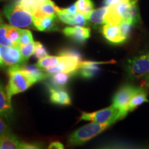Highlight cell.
I'll list each match as a JSON object with an SVG mask.
<instances>
[{
  "label": "cell",
  "instance_id": "obj_35",
  "mask_svg": "<svg viewBox=\"0 0 149 149\" xmlns=\"http://www.w3.org/2000/svg\"><path fill=\"white\" fill-rule=\"evenodd\" d=\"M63 10H64L65 12L74 15L77 13V6H76L75 3H73V4L70 5V6L67 7V8H62Z\"/></svg>",
  "mask_w": 149,
  "mask_h": 149
},
{
  "label": "cell",
  "instance_id": "obj_8",
  "mask_svg": "<svg viewBox=\"0 0 149 149\" xmlns=\"http://www.w3.org/2000/svg\"><path fill=\"white\" fill-rule=\"evenodd\" d=\"M0 55L4 67L21 66L25 63L18 46H0Z\"/></svg>",
  "mask_w": 149,
  "mask_h": 149
},
{
  "label": "cell",
  "instance_id": "obj_34",
  "mask_svg": "<svg viewBox=\"0 0 149 149\" xmlns=\"http://www.w3.org/2000/svg\"><path fill=\"white\" fill-rule=\"evenodd\" d=\"M10 131H11L10 129L8 128V126H7V124H6L4 121H3L2 117L0 116V135H1V134H3Z\"/></svg>",
  "mask_w": 149,
  "mask_h": 149
},
{
  "label": "cell",
  "instance_id": "obj_32",
  "mask_svg": "<svg viewBox=\"0 0 149 149\" xmlns=\"http://www.w3.org/2000/svg\"><path fill=\"white\" fill-rule=\"evenodd\" d=\"M74 26H84L87 25L88 23V19L84 15L82 14L79 13H77L74 14Z\"/></svg>",
  "mask_w": 149,
  "mask_h": 149
},
{
  "label": "cell",
  "instance_id": "obj_31",
  "mask_svg": "<svg viewBox=\"0 0 149 149\" xmlns=\"http://www.w3.org/2000/svg\"><path fill=\"white\" fill-rule=\"evenodd\" d=\"M33 42H34V40H33L32 33L29 30H22L19 37V40L18 47L21 45H24V44H27Z\"/></svg>",
  "mask_w": 149,
  "mask_h": 149
},
{
  "label": "cell",
  "instance_id": "obj_11",
  "mask_svg": "<svg viewBox=\"0 0 149 149\" xmlns=\"http://www.w3.org/2000/svg\"><path fill=\"white\" fill-rule=\"evenodd\" d=\"M13 110L11 100L8 97L6 89L0 82V116L8 122L13 120Z\"/></svg>",
  "mask_w": 149,
  "mask_h": 149
},
{
  "label": "cell",
  "instance_id": "obj_10",
  "mask_svg": "<svg viewBox=\"0 0 149 149\" xmlns=\"http://www.w3.org/2000/svg\"><path fill=\"white\" fill-rule=\"evenodd\" d=\"M63 33L66 37L77 43L85 42L91 37V29L81 26L66 27L63 30Z\"/></svg>",
  "mask_w": 149,
  "mask_h": 149
},
{
  "label": "cell",
  "instance_id": "obj_21",
  "mask_svg": "<svg viewBox=\"0 0 149 149\" xmlns=\"http://www.w3.org/2000/svg\"><path fill=\"white\" fill-rule=\"evenodd\" d=\"M147 95H148L147 93L144 91V89H143L140 92L137 93L135 96H133L127 106L128 113L133 111L134 109L144 102H149V100L147 99Z\"/></svg>",
  "mask_w": 149,
  "mask_h": 149
},
{
  "label": "cell",
  "instance_id": "obj_18",
  "mask_svg": "<svg viewBox=\"0 0 149 149\" xmlns=\"http://www.w3.org/2000/svg\"><path fill=\"white\" fill-rule=\"evenodd\" d=\"M58 7L51 0H47L38 7L35 17H40L44 16L57 15V10Z\"/></svg>",
  "mask_w": 149,
  "mask_h": 149
},
{
  "label": "cell",
  "instance_id": "obj_39",
  "mask_svg": "<svg viewBox=\"0 0 149 149\" xmlns=\"http://www.w3.org/2000/svg\"><path fill=\"white\" fill-rule=\"evenodd\" d=\"M3 67H4V64H3L2 59H1V55H0V68H3Z\"/></svg>",
  "mask_w": 149,
  "mask_h": 149
},
{
  "label": "cell",
  "instance_id": "obj_14",
  "mask_svg": "<svg viewBox=\"0 0 149 149\" xmlns=\"http://www.w3.org/2000/svg\"><path fill=\"white\" fill-rule=\"evenodd\" d=\"M16 67L19 70L25 72L27 75H29L31 79H33V81L35 83L42 81V80L47 79L48 77L47 73L44 71V70L40 68L37 65L22 64L21 66H18Z\"/></svg>",
  "mask_w": 149,
  "mask_h": 149
},
{
  "label": "cell",
  "instance_id": "obj_1",
  "mask_svg": "<svg viewBox=\"0 0 149 149\" xmlns=\"http://www.w3.org/2000/svg\"><path fill=\"white\" fill-rule=\"evenodd\" d=\"M112 124H113L110 122L100 124L92 122L90 124L81 126L69 136L68 144L71 146H79L85 144L104 132Z\"/></svg>",
  "mask_w": 149,
  "mask_h": 149
},
{
  "label": "cell",
  "instance_id": "obj_27",
  "mask_svg": "<svg viewBox=\"0 0 149 149\" xmlns=\"http://www.w3.org/2000/svg\"><path fill=\"white\" fill-rule=\"evenodd\" d=\"M8 24H0V46H16L12 41L9 40L6 35Z\"/></svg>",
  "mask_w": 149,
  "mask_h": 149
},
{
  "label": "cell",
  "instance_id": "obj_30",
  "mask_svg": "<svg viewBox=\"0 0 149 149\" xmlns=\"http://www.w3.org/2000/svg\"><path fill=\"white\" fill-rule=\"evenodd\" d=\"M33 55L36 59H42L48 55V51L46 48L42 43L36 42H35V49L33 53Z\"/></svg>",
  "mask_w": 149,
  "mask_h": 149
},
{
  "label": "cell",
  "instance_id": "obj_3",
  "mask_svg": "<svg viewBox=\"0 0 149 149\" xmlns=\"http://www.w3.org/2000/svg\"><path fill=\"white\" fill-rule=\"evenodd\" d=\"M3 13L10 24L14 26L21 29L33 26L34 15L19 6L16 3L6 6L3 8Z\"/></svg>",
  "mask_w": 149,
  "mask_h": 149
},
{
  "label": "cell",
  "instance_id": "obj_2",
  "mask_svg": "<svg viewBox=\"0 0 149 149\" xmlns=\"http://www.w3.org/2000/svg\"><path fill=\"white\" fill-rule=\"evenodd\" d=\"M8 72L9 79L6 89L10 100L15 95L24 92L35 84L33 79L16 66L9 68Z\"/></svg>",
  "mask_w": 149,
  "mask_h": 149
},
{
  "label": "cell",
  "instance_id": "obj_26",
  "mask_svg": "<svg viewBox=\"0 0 149 149\" xmlns=\"http://www.w3.org/2000/svg\"><path fill=\"white\" fill-rule=\"evenodd\" d=\"M19 48L22 57L26 62L34 53L35 49V42H33L27 44L21 45L19 46Z\"/></svg>",
  "mask_w": 149,
  "mask_h": 149
},
{
  "label": "cell",
  "instance_id": "obj_28",
  "mask_svg": "<svg viewBox=\"0 0 149 149\" xmlns=\"http://www.w3.org/2000/svg\"><path fill=\"white\" fill-rule=\"evenodd\" d=\"M74 15L65 12L62 8H58L57 10V16L58 17V18L64 24H68V25L74 26Z\"/></svg>",
  "mask_w": 149,
  "mask_h": 149
},
{
  "label": "cell",
  "instance_id": "obj_17",
  "mask_svg": "<svg viewBox=\"0 0 149 149\" xmlns=\"http://www.w3.org/2000/svg\"><path fill=\"white\" fill-rule=\"evenodd\" d=\"M20 142L19 139L11 131L0 135V149H18Z\"/></svg>",
  "mask_w": 149,
  "mask_h": 149
},
{
  "label": "cell",
  "instance_id": "obj_29",
  "mask_svg": "<svg viewBox=\"0 0 149 149\" xmlns=\"http://www.w3.org/2000/svg\"><path fill=\"white\" fill-rule=\"evenodd\" d=\"M133 24H135L133 22L128 21V20H123L120 22V24H119L121 33H122L123 37H125L126 40L129 37L130 33L131 31V29L133 27Z\"/></svg>",
  "mask_w": 149,
  "mask_h": 149
},
{
  "label": "cell",
  "instance_id": "obj_4",
  "mask_svg": "<svg viewBox=\"0 0 149 149\" xmlns=\"http://www.w3.org/2000/svg\"><path fill=\"white\" fill-rule=\"evenodd\" d=\"M123 118L124 117L120 110L111 105V107L97 111L83 113L80 117L79 120L90 121L100 124L110 122L113 124L118 120H122Z\"/></svg>",
  "mask_w": 149,
  "mask_h": 149
},
{
  "label": "cell",
  "instance_id": "obj_20",
  "mask_svg": "<svg viewBox=\"0 0 149 149\" xmlns=\"http://www.w3.org/2000/svg\"><path fill=\"white\" fill-rule=\"evenodd\" d=\"M65 59V57L61 55L57 56H51L48 55L44 58L40 59L37 61V66L40 67V68L44 70L46 68H49V67L55 66V65L59 64L61 61Z\"/></svg>",
  "mask_w": 149,
  "mask_h": 149
},
{
  "label": "cell",
  "instance_id": "obj_5",
  "mask_svg": "<svg viewBox=\"0 0 149 149\" xmlns=\"http://www.w3.org/2000/svg\"><path fill=\"white\" fill-rule=\"evenodd\" d=\"M143 89L142 87H135L132 85L124 86L113 97L112 105L120 110L123 117H125L128 113L127 106L130 100Z\"/></svg>",
  "mask_w": 149,
  "mask_h": 149
},
{
  "label": "cell",
  "instance_id": "obj_12",
  "mask_svg": "<svg viewBox=\"0 0 149 149\" xmlns=\"http://www.w3.org/2000/svg\"><path fill=\"white\" fill-rule=\"evenodd\" d=\"M49 93L51 103L61 106L71 105V98L66 91L61 88H49Z\"/></svg>",
  "mask_w": 149,
  "mask_h": 149
},
{
  "label": "cell",
  "instance_id": "obj_40",
  "mask_svg": "<svg viewBox=\"0 0 149 149\" xmlns=\"http://www.w3.org/2000/svg\"><path fill=\"white\" fill-rule=\"evenodd\" d=\"M3 24V19L1 18V15H0V24Z\"/></svg>",
  "mask_w": 149,
  "mask_h": 149
},
{
  "label": "cell",
  "instance_id": "obj_38",
  "mask_svg": "<svg viewBox=\"0 0 149 149\" xmlns=\"http://www.w3.org/2000/svg\"><path fill=\"white\" fill-rule=\"evenodd\" d=\"M141 87L149 88V72L144 77V79L141 81Z\"/></svg>",
  "mask_w": 149,
  "mask_h": 149
},
{
  "label": "cell",
  "instance_id": "obj_9",
  "mask_svg": "<svg viewBox=\"0 0 149 149\" xmlns=\"http://www.w3.org/2000/svg\"><path fill=\"white\" fill-rule=\"evenodd\" d=\"M102 33L106 40L111 44H120L126 41V39L121 33L119 24H104L102 29Z\"/></svg>",
  "mask_w": 149,
  "mask_h": 149
},
{
  "label": "cell",
  "instance_id": "obj_19",
  "mask_svg": "<svg viewBox=\"0 0 149 149\" xmlns=\"http://www.w3.org/2000/svg\"><path fill=\"white\" fill-rule=\"evenodd\" d=\"M107 10L108 6H107L100 8L93 9L92 12L89 14L88 17H87V19L91 23L96 24V25H101V24L104 25L105 24L104 17H105V15L107 13Z\"/></svg>",
  "mask_w": 149,
  "mask_h": 149
},
{
  "label": "cell",
  "instance_id": "obj_13",
  "mask_svg": "<svg viewBox=\"0 0 149 149\" xmlns=\"http://www.w3.org/2000/svg\"><path fill=\"white\" fill-rule=\"evenodd\" d=\"M104 64V62H99L94 61H81L80 62L79 71L80 75L84 79H91L94 77L100 71V64Z\"/></svg>",
  "mask_w": 149,
  "mask_h": 149
},
{
  "label": "cell",
  "instance_id": "obj_36",
  "mask_svg": "<svg viewBox=\"0 0 149 149\" xmlns=\"http://www.w3.org/2000/svg\"><path fill=\"white\" fill-rule=\"evenodd\" d=\"M64 145H63L60 141H55L51 142V144L48 146V148L52 149V148H55V149H63L64 148Z\"/></svg>",
  "mask_w": 149,
  "mask_h": 149
},
{
  "label": "cell",
  "instance_id": "obj_16",
  "mask_svg": "<svg viewBox=\"0 0 149 149\" xmlns=\"http://www.w3.org/2000/svg\"><path fill=\"white\" fill-rule=\"evenodd\" d=\"M73 72H59L51 74L49 79V88H62L66 86L71 77Z\"/></svg>",
  "mask_w": 149,
  "mask_h": 149
},
{
  "label": "cell",
  "instance_id": "obj_24",
  "mask_svg": "<svg viewBox=\"0 0 149 149\" xmlns=\"http://www.w3.org/2000/svg\"><path fill=\"white\" fill-rule=\"evenodd\" d=\"M16 3L21 8L25 9L31 13H32L33 15L36 14L37 11L38 10L37 0H17Z\"/></svg>",
  "mask_w": 149,
  "mask_h": 149
},
{
  "label": "cell",
  "instance_id": "obj_15",
  "mask_svg": "<svg viewBox=\"0 0 149 149\" xmlns=\"http://www.w3.org/2000/svg\"><path fill=\"white\" fill-rule=\"evenodd\" d=\"M56 16H44L35 17L33 26L40 31H50L55 29Z\"/></svg>",
  "mask_w": 149,
  "mask_h": 149
},
{
  "label": "cell",
  "instance_id": "obj_23",
  "mask_svg": "<svg viewBox=\"0 0 149 149\" xmlns=\"http://www.w3.org/2000/svg\"><path fill=\"white\" fill-rule=\"evenodd\" d=\"M58 55L64 56L67 58L72 59L77 62H80V61H83V56L81 53L77 50L73 49V48H65V49L61 50L59 52Z\"/></svg>",
  "mask_w": 149,
  "mask_h": 149
},
{
  "label": "cell",
  "instance_id": "obj_7",
  "mask_svg": "<svg viewBox=\"0 0 149 149\" xmlns=\"http://www.w3.org/2000/svg\"><path fill=\"white\" fill-rule=\"evenodd\" d=\"M117 14L122 20H128L137 24L139 15L137 0H125L117 5L113 6Z\"/></svg>",
  "mask_w": 149,
  "mask_h": 149
},
{
  "label": "cell",
  "instance_id": "obj_37",
  "mask_svg": "<svg viewBox=\"0 0 149 149\" xmlns=\"http://www.w3.org/2000/svg\"><path fill=\"white\" fill-rule=\"evenodd\" d=\"M124 1H125V0H104V3L107 6H109L117 5Z\"/></svg>",
  "mask_w": 149,
  "mask_h": 149
},
{
  "label": "cell",
  "instance_id": "obj_33",
  "mask_svg": "<svg viewBox=\"0 0 149 149\" xmlns=\"http://www.w3.org/2000/svg\"><path fill=\"white\" fill-rule=\"evenodd\" d=\"M42 147L39 144H31V143H27L24 142V141H22L20 142L19 144V148L22 149H37L41 148Z\"/></svg>",
  "mask_w": 149,
  "mask_h": 149
},
{
  "label": "cell",
  "instance_id": "obj_6",
  "mask_svg": "<svg viewBox=\"0 0 149 149\" xmlns=\"http://www.w3.org/2000/svg\"><path fill=\"white\" fill-rule=\"evenodd\" d=\"M127 70L133 79L144 77L149 72V52L128 59Z\"/></svg>",
  "mask_w": 149,
  "mask_h": 149
},
{
  "label": "cell",
  "instance_id": "obj_25",
  "mask_svg": "<svg viewBox=\"0 0 149 149\" xmlns=\"http://www.w3.org/2000/svg\"><path fill=\"white\" fill-rule=\"evenodd\" d=\"M22 31V29H20V28L14 26L12 25L8 26L6 35L9 40L12 41L16 46H18L19 45V40Z\"/></svg>",
  "mask_w": 149,
  "mask_h": 149
},
{
  "label": "cell",
  "instance_id": "obj_22",
  "mask_svg": "<svg viewBox=\"0 0 149 149\" xmlns=\"http://www.w3.org/2000/svg\"><path fill=\"white\" fill-rule=\"evenodd\" d=\"M75 4L77 13L82 14L86 18L94 9V3L92 0H77Z\"/></svg>",
  "mask_w": 149,
  "mask_h": 149
}]
</instances>
